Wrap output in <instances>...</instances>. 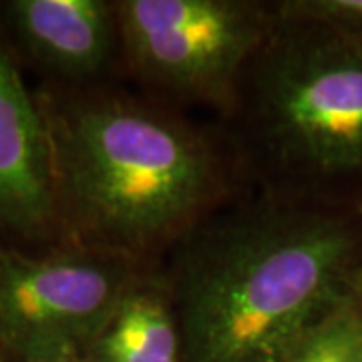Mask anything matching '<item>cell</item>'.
<instances>
[{
  "mask_svg": "<svg viewBox=\"0 0 362 362\" xmlns=\"http://www.w3.org/2000/svg\"><path fill=\"white\" fill-rule=\"evenodd\" d=\"M42 362H77V358H59V361H42Z\"/></svg>",
  "mask_w": 362,
  "mask_h": 362,
  "instance_id": "obj_11",
  "label": "cell"
},
{
  "mask_svg": "<svg viewBox=\"0 0 362 362\" xmlns=\"http://www.w3.org/2000/svg\"><path fill=\"white\" fill-rule=\"evenodd\" d=\"M115 16L143 77L204 101H226L268 37L258 6L232 0H123Z\"/></svg>",
  "mask_w": 362,
  "mask_h": 362,
  "instance_id": "obj_4",
  "label": "cell"
},
{
  "mask_svg": "<svg viewBox=\"0 0 362 362\" xmlns=\"http://www.w3.org/2000/svg\"><path fill=\"white\" fill-rule=\"evenodd\" d=\"M13 25L42 63L71 77L97 75L115 42V4L103 0H16Z\"/></svg>",
  "mask_w": 362,
  "mask_h": 362,
  "instance_id": "obj_7",
  "label": "cell"
},
{
  "mask_svg": "<svg viewBox=\"0 0 362 362\" xmlns=\"http://www.w3.org/2000/svg\"><path fill=\"white\" fill-rule=\"evenodd\" d=\"M187 250L173 308L189 362H282L342 300L352 235L270 209Z\"/></svg>",
  "mask_w": 362,
  "mask_h": 362,
  "instance_id": "obj_1",
  "label": "cell"
},
{
  "mask_svg": "<svg viewBox=\"0 0 362 362\" xmlns=\"http://www.w3.org/2000/svg\"><path fill=\"white\" fill-rule=\"evenodd\" d=\"M95 362H180V322L156 286L135 284L90 344Z\"/></svg>",
  "mask_w": 362,
  "mask_h": 362,
  "instance_id": "obj_8",
  "label": "cell"
},
{
  "mask_svg": "<svg viewBox=\"0 0 362 362\" xmlns=\"http://www.w3.org/2000/svg\"><path fill=\"white\" fill-rule=\"evenodd\" d=\"M356 300H358V302L362 304V280L358 282V296H356Z\"/></svg>",
  "mask_w": 362,
  "mask_h": 362,
  "instance_id": "obj_12",
  "label": "cell"
},
{
  "mask_svg": "<svg viewBox=\"0 0 362 362\" xmlns=\"http://www.w3.org/2000/svg\"><path fill=\"white\" fill-rule=\"evenodd\" d=\"M57 195L51 127L0 42V235L47 232Z\"/></svg>",
  "mask_w": 362,
  "mask_h": 362,
  "instance_id": "obj_6",
  "label": "cell"
},
{
  "mask_svg": "<svg viewBox=\"0 0 362 362\" xmlns=\"http://www.w3.org/2000/svg\"><path fill=\"white\" fill-rule=\"evenodd\" d=\"M264 57L258 103L272 145L320 173L362 171V47L284 37Z\"/></svg>",
  "mask_w": 362,
  "mask_h": 362,
  "instance_id": "obj_3",
  "label": "cell"
},
{
  "mask_svg": "<svg viewBox=\"0 0 362 362\" xmlns=\"http://www.w3.org/2000/svg\"><path fill=\"white\" fill-rule=\"evenodd\" d=\"M57 185L87 232L133 252L181 230L206 202L214 165L189 129L125 101H93L51 127Z\"/></svg>",
  "mask_w": 362,
  "mask_h": 362,
  "instance_id": "obj_2",
  "label": "cell"
},
{
  "mask_svg": "<svg viewBox=\"0 0 362 362\" xmlns=\"http://www.w3.org/2000/svg\"><path fill=\"white\" fill-rule=\"evenodd\" d=\"M135 284L127 256L0 247V340L26 362L77 358Z\"/></svg>",
  "mask_w": 362,
  "mask_h": 362,
  "instance_id": "obj_5",
  "label": "cell"
},
{
  "mask_svg": "<svg viewBox=\"0 0 362 362\" xmlns=\"http://www.w3.org/2000/svg\"><path fill=\"white\" fill-rule=\"evenodd\" d=\"M282 362H362V304L340 300Z\"/></svg>",
  "mask_w": 362,
  "mask_h": 362,
  "instance_id": "obj_9",
  "label": "cell"
},
{
  "mask_svg": "<svg viewBox=\"0 0 362 362\" xmlns=\"http://www.w3.org/2000/svg\"><path fill=\"white\" fill-rule=\"evenodd\" d=\"M280 14L292 23L330 26L337 30L362 33V0H306L286 2Z\"/></svg>",
  "mask_w": 362,
  "mask_h": 362,
  "instance_id": "obj_10",
  "label": "cell"
}]
</instances>
